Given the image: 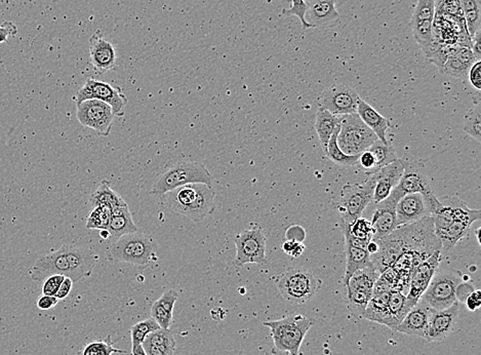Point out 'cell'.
Segmentation results:
<instances>
[{
    "label": "cell",
    "instance_id": "6da1fadb",
    "mask_svg": "<svg viewBox=\"0 0 481 355\" xmlns=\"http://www.w3.org/2000/svg\"><path fill=\"white\" fill-rule=\"evenodd\" d=\"M99 260V254L90 247L63 245L57 251L39 257L29 275L38 282L53 274L64 275L77 282L90 277Z\"/></svg>",
    "mask_w": 481,
    "mask_h": 355
},
{
    "label": "cell",
    "instance_id": "7a4b0ae2",
    "mask_svg": "<svg viewBox=\"0 0 481 355\" xmlns=\"http://www.w3.org/2000/svg\"><path fill=\"white\" fill-rule=\"evenodd\" d=\"M434 231L441 244V251L448 252L468 233L474 222L481 217L480 210H471L457 196L438 198V205L432 214Z\"/></svg>",
    "mask_w": 481,
    "mask_h": 355
},
{
    "label": "cell",
    "instance_id": "3957f363",
    "mask_svg": "<svg viewBox=\"0 0 481 355\" xmlns=\"http://www.w3.org/2000/svg\"><path fill=\"white\" fill-rule=\"evenodd\" d=\"M160 196L165 207L195 223L205 220L216 210V191L207 184H188Z\"/></svg>",
    "mask_w": 481,
    "mask_h": 355
},
{
    "label": "cell",
    "instance_id": "277c9868",
    "mask_svg": "<svg viewBox=\"0 0 481 355\" xmlns=\"http://www.w3.org/2000/svg\"><path fill=\"white\" fill-rule=\"evenodd\" d=\"M156 247L157 244L152 235L138 230L116 240L107 249L106 257L111 262L147 268L152 261H156Z\"/></svg>",
    "mask_w": 481,
    "mask_h": 355
},
{
    "label": "cell",
    "instance_id": "5b68a950",
    "mask_svg": "<svg viewBox=\"0 0 481 355\" xmlns=\"http://www.w3.org/2000/svg\"><path fill=\"white\" fill-rule=\"evenodd\" d=\"M202 183L212 186V176L205 163L200 161H180L165 170L154 182L151 195H162L169 191L188 185Z\"/></svg>",
    "mask_w": 481,
    "mask_h": 355
},
{
    "label": "cell",
    "instance_id": "8992f818",
    "mask_svg": "<svg viewBox=\"0 0 481 355\" xmlns=\"http://www.w3.org/2000/svg\"><path fill=\"white\" fill-rule=\"evenodd\" d=\"M280 295L289 304H304L319 293L322 282L304 267H289L275 282Z\"/></svg>",
    "mask_w": 481,
    "mask_h": 355
},
{
    "label": "cell",
    "instance_id": "52a82bcc",
    "mask_svg": "<svg viewBox=\"0 0 481 355\" xmlns=\"http://www.w3.org/2000/svg\"><path fill=\"white\" fill-rule=\"evenodd\" d=\"M314 321L305 315H289L277 321L264 322L272 335L276 350L289 355H299L306 334L312 328Z\"/></svg>",
    "mask_w": 481,
    "mask_h": 355
},
{
    "label": "cell",
    "instance_id": "ba28073f",
    "mask_svg": "<svg viewBox=\"0 0 481 355\" xmlns=\"http://www.w3.org/2000/svg\"><path fill=\"white\" fill-rule=\"evenodd\" d=\"M462 282L463 274L459 270H436L419 301L433 310L447 309L457 302V288Z\"/></svg>",
    "mask_w": 481,
    "mask_h": 355
},
{
    "label": "cell",
    "instance_id": "9c48e42d",
    "mask_svg": "<svg viewBox=\"0 0 481 355\" xmlns=\"http://www.w3.org/2000/svg\"><path fill=\"white\" fill-rule=\"evenodd\" d=\"M376 178L368 175L361 183L347 184L341 190L340 197L333 203L343 222L351 223L363 216L364 210L373 202Z\"/></svg>",
    "mask_w": 481,
    "mask_h": 355
},
{
    "label": "cell",
    "instance_id": "30bf717a",
    "mask_svg": "<svg viewBox=\"0 0 481 355\" xmlns=\"http://www.w3.org/2000/svg\"><path fill=\"white\" fill-rule=\"evenodd\" d=\"M378 140L377 135L361 120L358 114L343 116L337 135V144L343 153L350 156L359 155Z\"/></svg>",
    "mask_w": 481,
    "mask_h": 355
},
{
    "label": "cell",
    "instance_id": "8fae6325",
    "mask_svg": "<svg viewBox=\"0 0 481 355\" xmlns=\"http://www.w3.org/2000/svg\"><path fill=\"white\" fill-rule=\"evenodd\" d=\"M86 100H99V101L106 103L112 107L115 116L118 118L125 116L128 98L123 93V88L119 86H113L108 83L88 77L83 83V88L76 93L74 97L76 105Z\"/></svg>",
    "mask_w": 481,
    "mask_h": 355
},
{
    "label": "cell",
    "instance_id": "7c38bea8",
    "mask_svg": "<svg viewBox=\"0 0 481 355\" xmlns=\"http://www.w3.org/2000/svg\"><path fill=\"white\" fill-rule=\"evenodd\" d=\"M379 277L380 273L372 264L356 271L348 280V303L350 312L355 317H363L364 309L372 298L373 286Z\"/></svg>",
    "mask_w": 481,
    "mask_h": 355
},
{
    "label": "cell",
    "instance_id": "4fadbf2b",
    "mask_svg": "<svg viewBox=\"0 0 481 355\" xmlns=\"http://www.w3.org/2000/svg\"><path fill=\"white\" fill-rule=\"evenodd\" d=\"M266 244L267 240L262 228L254 227L238 233L235 237L237 256L234 265L242 267L245 264L263 265L267 263Z\"/></svg>",
    "mask_w": 481,
    "mask_h": 355
},
{
    "label": "cell",
    "instance_id": "5bb4252c",
    "mask_svg": "<svg viewBox=\"0 0 481 355\" xmlns=\"http://www.w3.org/2000/svg\"><path fill=\"white\" fill-rule=\"evenodd\" d=\"M76 118L83 127L92 128L101 137H108L115 114L106 103L86 100L76 105Z\"/></svg>",
    "mask_w": 481,
    "mask_h": 355
},
{
    "label": "cell",
    "instance_id": "9a60e30c",
    "mask_svg": "<svg viewBox=\"0 0 481 355\" xmlns=\"http://www.w3.org/2000/svg\"><path fill=\"white\" fill-rule=\"evenodd\" d=\"M359 95L352 86L333 83L322 93L319 108L326 109L335 115L344 116L356 113Z\"/></svg>",
    "mask_w": 481,
    "mask_h": 355
},
{
    "label": "cell",
    "instance_id": "2e32d148",
    "mask_svg": "<svg viewBox=\"0 0 481 355\" xmlns=\"http://www.w3.org/2000/svg\"><path fill=\"white\" fill-rule=\"evenodd\" d=\"M403 161L405 170L399 183L392 190V195L400 200L403 196L410 193H421L422 195L434 193L430 179L421 161Z\"/></svg>",
    "mask_w": 481,
    "mask_h": 355
},
{
    "label": "cell",
    "instance_id": "e0dca14e",
    "mask_svg": "<svg viewBox=\"0 0 481 355\" xmlns=\"http://www.w3.org/2000/svg\"><path fill=\"white\" fill-rule=\"evenodd\" d=\"M377 244H379V251L371 254V262L381 274L392 267L399 257L405 253V245L403 231L400 227H397L388 237L383 238Z\"/></svg>",
    "mask_w": 481,
    "mask_h": 355
},
{
    "label": "cell",
    "instance_id": "ac0fdd59",
    "mask_svg": "<svg viewBox=\"0 0 481 355\" xmlns=\"http://www.w3.org/2000/svg\"><path fill=\"white\" fill-rule=\"evenodd\" d=\"M90 62L99 74L108 73L118 68V53L101 30H97L90 38Z\"/></svg>",
    "mask_w": 481,
    "mask_h": 355
},
{
    "label": "cell",
    "instance_id": "d6986e66",
    "mask_svg": "<svg viewBox=\"0 0 481 355\" xmlns=\"http://www.w3.org/2000/svg\"><path fill=\"white\" fill-rule=\"evenodd\" d=\"M398 202V198L390 193L386 200L376 203L377 207L371 221L373 230L372 240L373 242H379L397 228L396 205Z\"/></svg>",
    "mask_w": 481,
    "mask_h": 355
},
{
    "label": "cell",
    "instance_id": "ffe728a7",
    "mask_svg": "<svg viewBox=\"0 0 481 355\" xmlns=\"http://www.w3.org/2000/svg\"><path fill=\"white\" fill-rule=\"evenodd\" d=\"M459 302L443 310H431L425 340L438 342L450 336L459 317Z\"/></svg>",
    "mask_w": 481,
    "mask_h": 355
},
{
    "label": "cell",
    "instance_id": "44dd1931",
    "mask_svg": "<svg viewBox=\"0 0 481 355\" xmlns=\"http://www.w3.org/2000/svg\"><path fill=\"white\" fill-rule=\"evenodd\" d=\"M441 261V251L436 252L428 259L420 264L414 271L410 279V287L406 294V298L410 302L415 305L430 284L434 273L438 270Z\"/></svg>",
    "mask_w": 481,
    "mask_h": 355
},
{
    "label": "cell",
    "instance_id": "7402d4cb",
    "mask_svg": "<svg viewBox=\"0 0 481 355\" xmlns=\"http://www.w3.org/2000/svg\"><path fill=\"white\" fill-rule=\"evenodd\" d=\"M430 216L421 193H410L399 200L396 205V225H408Z\"/></svg>",
    "mask_w": 481,
    "mask_h": 355
},
{
    "label": "cell",
    "instance_id": "603a6c76",
    "mask_svg": "<svg viewBox=\"0 0 481 355\" xmlns=\"http://www.w3.org/2000/svg\"><path fill=\"white\" fill-rule=\"evenodd\" d=\"M403 161L397 158L393 163H389L386 167L373 173L376 178V185L373 189V202L378 203L386 200L394 188L399 183L403 174Z\"/></svg>",
    "mask_w": 481,
    "mask_h": 355
},
{
    "label": "cell",
    "instance_id": "cb8c5ba5",
    "mask_svg": "<svg viewBox=\"0 0 481 355\" xmlns=\"http://www.w3.org/2000/svg\"><path fill=\"white\" fill-rule=\"evenodd\" d=\"M431 310V308L419 301L405 315L396 331L413 336V337L424 339L425 335H426Z\"/></svg>",
    "mask_w": 481,
    "mask_h": 355
},
{
    "label": "cell",
    "instance_id": "d4e9b609",
    "mask_svg": "<svg viewBox=\"0 0 481 355\" xmlns=\"http://www.w3.org/2000/svg\"><path fill=\"white\" fill-rule=\"evenodd\" d=\"M337 0H311L308 2L307 22L313 27H322L336 22L340 19V14L336 9Z\"/></svg>",
    "mask_w": 481,
    "mask_h": 355
},
{
    "label": "cell",
    "instance_id": "484cf974",
    "mask_svg": "<svg viewBox=\"0 0 481 355\" xmlns=\"http://www.w3.org/2000/svg\"><path fill=\"white\" fill-rule=\"evenodd\" d=\"M356 113L358 114L361 120L375 133L381 142H383L384 144L389 143L388 140H387L386 133L388 128L391 127V123H390L388 118L381 115L379 112L371 106L368 103L363 101L361 98H359L358 100Z\"/></svg>",
    "mask_w": 481,
    "mask_h": 355
},
{
    "label": "cell",
    "instance_id": "4316f807",
    "mask_svg": "<svg viewBox=\"0 0 481 355\" xmlns=\"http://www.w3.org/2000/svg\"><path fill=\"white\" fill-rule=\"evenodd\" d=\"M146 355H174L176 340L170 330H158L149 334L142 343Z\"/></svg>",
    "mask_w": 481,
    "mask_h": 355
},
{
    "label": "cell",
    "instance_id": "83f0119b",
    "mask_svg": "<svg viewBox=\"0 0 481 355\" xmlns=\"http://www.w3.org/2000/svg\"><path fill=\"white\" fill-rule=\"evenodd\" d=\"M177 299H179V293L174 289H169L165 292L151 307V317L163 330H170L172 324V321H174L172 312H174Z\"/></svg>",
    "mask_w": 481,
    "mask_h": 355
},
{
    "label": "cell",
    "instance_id": "f1b7e54d",
    "mask_svg": "<svg viewBox=\"0 0 481 355\" xmlns=\"http://www.w3.org/2000/svg\"><path fill=\"white\" fill-rule=\"evenodd\" d=\"M107 230L109 231L110 237L115 238V240H118L119 237L128 233L139 230L135 224L127 202H123L111 210V220H110Z\"/></svg>",
    "mask_w": 481,
    "mask_h": 355
},
{
    "label": "cell",
    "instance_id": "f546056e",
    "mask_svg": "<svg viewBox=\"0 0 481 355\" xmlns=\"http://www.w3.org/2000/svg\"><path fill=\"white\" fill-rule=\"evenodd\" d=\"M414 304L406 298L405 294L399 291H391L389 294L388 309L387 317L383 326L396 331L399 324L405 319L408 312L414 307Z\"/></svg>",
    "mask_w": 481,
    "mask_h": 355
},
{
    "label": "cell",
    "instance_id": "4dcf8cb0",
    "mask_svg": "<svg viewBox=\"0 0 481 355\" xmlns=\"http://www.w3.org/2000/svg\"><path fill=\"white\" fill-rule=\"evenodd\" d=\"M343 116L335 115L326 109L319 108L315 119V130L319 135L324 154L326 153L329 139L338 125L342 123Z\"/></svg>",
    "mask_w": 481,
    "mask_h": 355
},
{
    "label": "cell",
    "instance_id": "1f68e13d",
    "mask_svg": "<svg viewBox=\"0 0 481 355\" xmlns=\"http://www.w3.org/2000/svg\"><path fill=\"white\" fill-rule=\"evenodd\" d=\"M345 252H346L347 264L343 280L346 286L348 280L356 271L372 265V262H371V254L366 249H359V247L345 242Z\"/></svg>",
    "mask_w": 481,
    "mask_h": 355
},
{
    "label": "cell",
    "instance_id": "d6a6232c",
    "mask_svg": "<svg viewBox=\"0 0 481 355\" xmlns=\"http://www.w3.org/2000/svg\"><path fill=\"white\" fill-rule=\"evenodd\" d=\"M389 294L390 292L373 294L372 298L368 301V305L364 309L363 317L383 326L387 317Z\"/></svg>",
    "mask_w": 481,
    "mask_h": 355
},
{
    "label": "cell",
    "instance_id": "836d02e7",
    "mask_svg": "<svg viewBox=\"0 0 481 355\" xmlns=\"http://www.w3.org/2000/svg\"><path fill=\"white\" fill-rule=\"evenodd\" d=\"M123 202L125 200H123V197L111 188L109 182L106 180L102 181L90 196V202L93 207L103 205V207H107L112 210Z\"/></svg>",
    "mask_w": 481,
    "mask_h": 355
},
{
    "label": "cell",
    "instance_id": "e575fe53",
    "mask_svg": "<svg viewBox=\"0 0 481 355\" xmlns=\"http://www.w3.org/2000/svg\"><path fill=\"white\" fill-rule=\"evenodd\" d=\"M467 32L470 38L480 32L481 0H460Z\"/></svg>",
    "mask_w": 481,
    "mask_h": 355
},
{
    "label": "cell",
    "instance_id": "d590c367",
    "mask_svg": "<svg viewBox=\"0 0 481 355\" xmlns=\"http://www.w3.org/2000/svg\"><path fill=\"white\" fill-rule=\"evenodd\" d=\"M340 125H338L335 132H333V135H331V139H329L326 155L328 156L329 160L337 163L338 165H342V167H353V165H357V163H358L359 155H347V154H345L340 148H338L337 144V135L338 130H340Z\"/></svg>",
    "mask_w": 481,
    "mask_h": 355
},
{
    "label": "cell",
    "instance_id": "8d00e7d4",
    "mask_svg": "<svg viewBox=\"0 0 481 355\" xmlns=\"http://www.w3.org/2000/svg\"><path fill=\"white\" fill-rule=\"evenodd\" d=\"M464 132L472 137L478 143L481 142V103L475 99V105L469 109L464 118Z\"/></svg>",
    "mask_w": 481,
    "mask_h": 355
},
{
    "label": "cell",
    "instance_id": "74e56055",
    "mask_svg": "<svg viewBox=\"0 0 481 355\" xmlns=\"http://www.w3.org/2000/svg\"><path fill=\"white\" fill-rule=\"evenodd\" d=\"M436 0H418L410 25H433Z\"/></svg>",
    "mask_w": 481,
    "mask_h": 355
},
{
    "label": "cell",
    "instance_id": "f35d334b",
    "mask_svg": "<svg viewBox=\"0 0 481 355\" xmlns=\"http://www.w3.org/2000/svg\"><path fill=\"white\" fill-rule=\"evenodd\" d=\"M368 150H370L371 153H373V155H375L376 161H377L376 172H378V170L382 169V168L386 167L389 163H393L394 160H396L397 158H397L394 147L390 143L384 144L383 142H381L380 140L376 141L375 143L368 148Z\"/></svg>",
    "mask_w": 481,
    "mask_h": 355
},
{
    "label": "cell",
    "instance_id": "ab89813d",
    "mask_svg": "<svg viewBox=\"0 0 481 355\" xmlns=\"http://www.w3.org/2000/svg\"><path fill=\"white\" fill-rule=\"evenodd\" d=\"M115 354H125V351L114 346L111 336L99 339L86 344L83 350V355H113Z\"/></svg>",
    "mask_w": 481,
    "mask_h": 355
},
{
    "label": "cell",
    "instance_id": "60d3db41",
    "mask_svg": "<svg viewBox=\"0 0 481 355\" xmlns=\"http://www.w3.org/2000/svg\"><path fill=\"white\" fill-rule=\"evenodd\" d=\"M110 220H111V209L99 205L93 207L88 214L86 227L93 230H103L108 228Z\"/></svg>",
    "mask_w": 481,
    "mask_h": 355
},
{
    "label": "cell",
    "instance_id": "b9f144b4",
    "mask_svg": "<svg viewBox=\"0 0 481 355\" xmlns=\"http://www.w3.org/2000/svg\"><path fill=\"white\" fill-rule=\"evenodd\" d=\"M161 329L157 322L151 319H145L143 321L138 322L130 329V337H132V345L142 344L145 339L149 334Z\"/></svg>",
    "mask_w": 481,
    "mask_h": 355
},
{
    "label": "cell",
    "instance_id": "7bdbcfd3",
    "mask_svg": "<svg viewBox=\"0 0 481 355\" xmlns=\"http://www.w3.org/2000/svg\"><path fill=\"white\" fill-rule=\"evenodd\" d=\"M455 53H456V51H455ZM455 53H452V55H450V57L448 58V60L445 61L440 73L455 77V78H466L467 74H468L469 68L470 67L462 62V61L455 55Z\"/></svg>",
    "mask_w": 481,
    "mask_h": 355
},
{
    "label": "cell",
    "instance_id": "ee69618b",
    "mask_svg": "<svg viewBox=\"0 0 481 355\" xmlns=\"http://www.w3.org/2000/svg\"><path fill=\"white\" fill-rule=\"evenodd\" d=\"M346 224L348 230H349V233L352 237L357 238V240H373V230L371 221L361 217V218H357L356 220L351 222V223Z\"/></svg>",
    "mask_w": 481,
    "mask_h": 355
},
{
    "label": "cell",
    "instance_id": "f6af8a7d",
    "mask_svg": "<svg viewBox=\"0 0 481 355\" xmlns=\"http://www.w3.org/2000/svg\"><path fill=\"white\" fill-rule=\"evenodd\" d=\"M291 8L289 9H284L282 14L284 16H296L299 20L302 23L303 29L309 30L313 27L309 23L306 21V14L308 11L307 0H291Z\"/></svg>",
    "mask_w": 481,
    "mask_h": 355
},
{
    "label": "cell",
    "instance_id": "bcb514c9",
    "mask_svg": "<svg viewBox=\"0 0 481 355\" xmlns=\"http://www.w3.org/2000/svg\"><path fill=\"white\" fill-rule=\"evenodd\" d=\"M64 279V275L61 274H53L46 277L43 282V295L56 296Z\"/></svg>",
    "mask_w": 481,
    "mask_h": 355
},
{
    "label": "cell",
    "instance_id": "7dc6e473",
    "mask_svg": "<svg viewBox=\"0 0 481 355\" xmlns=\"http://www.w3.org/2000/svg\"><path fill=\"white\" fill-rule=\"evenodd\" d=\"M357 165L361 169L366 170V175H372L376 172V167H377V161H376L375 155L370 150L363 151V153L359 154L358 163Z\"/></svg>",
    "mask_w": 481,
    "mask_h": 355
},
{
    "label": "cell",
    "instance_id": "c3c4849f",
    "mask_svg": "<svg viewBox=\"0 0 481 355\" xmlns=\"http://www.w3.org/2000/svg\"><path fill=\"white\" fill-rule=\"evenodd\" d=\"M281 249L289 256L293 257V258H298V257L302 256L303 253H304L305 245H303V242L286 240L282 244Z\"/></svg>",
    "mask_w": 481,
    "mask_h": 355
},
{
    "label": "cell",
    "instance_id": "681fc988",
    "mask_svg": "<svg viewBox=\"0 0 481 355\" xmlns=\"http://www.w3.org/2000/svg\"><path fill=\"white\" fill-rule=\"evenodd\" d=\"M469 83L475 88L476 91L481 90V61H475L472 66L469 68L468 74Z\"/></svg>",
    "mask_w": 481,
    "mask_h": 355
},
{
    "label": "cell",
    "instance_id": "f907efd6",
    "mask_svg": "<svg viewBox=\"0 0 481 355\" xmlns=\"http://www.w3.org/2000/svg\"><path fill=\"white\" fill-rule=\"evenodd\" d=\"M18 34V28L13 22H4L0 26V44L6 43L9 37Z\"/></svg>",
    "mask_w": 481,
    "mask_h": 355
},
{
    "label": "cell",
    "instance_id": "816d5d0a",
    "mask_svg": "<svg viewBox=\"0 0 481 355\" xmlns=\"http://www.w3.org/2000/svg\"><path fill=\"white\" fill-rule=\"evenodd\" d=\"M286 237L287 240L303 242L306 238L304 228L299 225L289 226L286 231Z\"/></svg>",
    "mask_w": 481,
    "mask_h": 355
},
{
    "label": "cell",
    "instance_id": "f5cc1de1",
    "mask_svg": "<svg viewBox=\"0 0 481 355\" xmlns=\"http://www.w3.org/2000/svg\"><path fill=\"white\" fill-rule=\"evenodd\" d=\"M466 306L470 312H476L480 309L481 305V292L480 289H474L466 298Z\"/></svg>",
    "mask_w": 481,
    "mask_h": 355
},
{
    "label": "cell",
    "instance_id": "db71d44e",
    "mask_svg": "<svg viewBox=\"0 0 481 355\" xmlns=\"http://www.w3.org/2000/svg\"><path fill=\"white\" fill-rule=\"evenodd\" d=\"M59 303V300L55 296L43 295L36 301L37 307L41 310H50Z\"/></svg>",
    "mask_w": 481,
    "mask_h": 355
},
{
    "label": "cell",
    "instance_id": "11a10c76",
    "mask_svg": "<svg viewBox=\"0 0 481 355\" xmlns=\"http://www.w3.org/2000/svg\"><path fill=\"white\" fill-rule=\"evenodd\" d=\"M73 284L74 282H72L71 279H69V277H65L64 280H63L62 284H61L59 291H58V293L56 294V298H57L59 301L66 299L67 297L70 295V293H71V289L73 288Z\"/></svg>",
    "mask_w": 481,
    "mask_h": 355
},
{
    "label": "cell",
    "instance_id": "9f6ffc18",
    "mask_svg": "<svg viewBox=\"0 0 481 355\" xmlns=\"http://www.w3.org/2000/svg\"><path fill=\"white\" fill-rule=\"evenodd\" d=\"M473 291L474 288L470 284H467V282H465L464 284V282H462L457 288L456 296L457 302H459V301H464L465 302L467 297H468L469 294Z\"/></svg>",
    "mask_w": 481,
    "mask_h": 355
},
{
    "label": "cell",
    "instance_id": "6f0895ef",
    "mask_svg": "<svg viewBox=\"0 0 481 355\" xmlns=\"http://www.w3.org/2000/svg\"><path fill=\"white\" fill-rule=\"evenodd\" d=\"M212 319L214 321H223L226 317V312L221 307H214L211 312Z\"/></svg>",
    "mask_w": 481,
    "mask_h": 355
},
{
    "label": "cell",
    "instance_id": "680465c9",
    "mask_svg": "<svg viewBox=\"0 0 481 355\" xmlns=\"http://www.w3.org/2000/svg\"><path fill=\"white\" fill-rule=\"evenodd\" d=\"M366 251H368L370 254L377 253V252L379 251V244L373 242V240H371V242H368V247H366Z\"/></svg>",
    "mask_w": 481,
    "mask_h": 355
},
{
    "label": "cell",
    "instance_id": "91938a15",
    "mask_svg": "<svg viewBox=\"0 0 481 355\" xmlns=\"http://www.w3.org/2000/svg\"><path fill=\"white\" fill-rule=\"evenodd\" d=\"M132 355H146L142 344L132 345Z\"/></svg>",
    "mask_w": 481,
    "mask_h": 355
},
{
    "label": "cell",
    "instance_id": "94428289",
    "mask_svg": "<svg viewBox=\"0 0 481 355\" xmlns=\"http://www.w3.org/2000/svg\"><path fill=\"white\" fill-rule=\"evenodd\" d=\"M100 235H101L103 240H108L110 237V233L107 229H103V230H100Z\"/></svg>",
    "mask_w": 481,
    "mask_h": 355
},
{
    "label": "cell",
    "instance_id": "6125c7cd",
    "mask_svg": "<svg viewBox=\"0 0 481 355\" xmlns=\"http://www.w3.org/2000/svg\"><path fill=\"white\" fill-rule=\"evenodd\" d=\"M480 230H481V228H480V227H478V228L476 229V230H475L476 238H477V242H478V244H480V245H481V242H480Z\"/></svg>",
    "mask_w": 481,
    "mask_h": 355
}]
</instances>
